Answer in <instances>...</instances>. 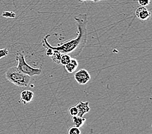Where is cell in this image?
I'll return each instance as SVG.
<instances>
[{"mask_svg":"<svg viewBox=\"0 0 152 134\" xmlns=\"http://www.w3.org/2000/svg\"><path fill=\"white\" fill-rule=\"evenodd\" d=\"M75 20L77 21L78 27V35L77 38L70 39L57 46H51L48 43V38L49 37V34H48L42 39L43 46L46 49L49 48L58 50L61 54H69L71 57L78 56L84 49L88 41V16L86 14H78L75 17Z\"/></svg>","mask_w":152,"mask_h":134,"instance_id":"cell-1","label":"cell"},{"mask_svg":"<svg viewBox=\"0 0 152 134\" xmlns=\"http://www.w3.org/2000/svg\"><path fill=\"white\" fill-rule=\"evenodd\" d=\"M5 77L9 82L19 87H26L31 81V76L21 72L16 67L9 68L5 72Z\"/></svg>","mask_w":152,"mask_h":134,"instance_id":"cell-2","label":"cell"},{"mask_svg":"<svg viewBox=\"0 0 152 134\" xmlns=\"http://www.w3.org/2000/svg\"><path fill=\"white\" fill-rule=\"evenodd\" d=\"M16 60L18 63L16 67L17 69L25 74H27L32 77V76L41 74L42 72V70L40 68H33L31 67L30 65H28L25 61V56L23 53H17L16 54Z\"/></svg>","mask_w":152,"mask_h":134,"instance_id":"cell-3","label":"cell"},{"mask_svg":"<svg viewBox=\"0 0 152 134\" xmlns=\"http://www.w3.org/2000/svg\"><path fill=\"white\" fill-rule=\"evenodd\" d=\"M74 78L79 85H86L91 79V75L88 70L80 69L75 72Z\"/></svg>","mask_w":152,"mask_h":134,"instance_id":"cell-4","label":"cell"},{"mask_svg":"<svg viewBox=\"0 0 152 134\" xmlns=\"http://www.w3.org/2000/svg\"><path fill=\"white\" fill-rule=\"evenodd\" d=\"M135 16L142 21L148 20L151 16V13L148 11L146 7L140 6L135 10Z\"/></svg>","mask_w":152,"mask_h":134,"instance_id":"cell-5","label":"cell"},{"mask_svg":"<svg viewBox=\"0 0 152 134\" xmlns=\"http://www.w3.org/2000/svg\"><path fill=\"white\" fill-rule=\"evenodd\" d=\"M76 107L78 109V116L79 117H84V115L88 113L90 111V108L89 106V102L86 101V102H82V101H80L76 105Z\"/></svg>","mask_w":152,"mask_h":134,"instance_id":"cell-6","label":"cell"},{"mask_svg":"<svg viewBox=\"0 0 152 134\" xmlns=\"http://www.w3.org/2000/svg\"><path fill=\"white\" fill-rule=\"evenodd\" d=\"M33 97L34 93L33 92L29 90H23L20 94L21 101L25 104L30 103L31 101H32V99H33Z\"/></svg>","mask_w":152,"mask_h":134,"instance_id":"cell-7","label":"cell"},{"mask_svg":"<svg viewBox=\"0 0 152 134\" xmlns=\"http://www.w3.org/2000/svg\"><path fill=\"white\" fill-rule=\"evenodd\" d=\"M78 66V61L76 59L72 58L71 57L70 62L65 65V68H66V70L67 71L68 73L71 74L77 70Z\"/></svg>","mask_w":152,"mask_h":134,"instance_id":"cell-8","label":"cell"},{"mask_svg":"<svg viewBox=\"0 0 152 134\" xmlns=\"http://www.w3.org/2000/svg\"><path fill=\"white\" fill-rule=\"evenodd\" d=\"M72 120H73L75 126L80 128L84 125V122L86 121V118L83 117H79V116H78V115H76V116H73Z\"/></svg>","mask_w":152,"mask_h":134,"instance_id":"cell-9","label":"cell"},{"mask_svg":"<svg viewBox=\"0 0 152 134\" xmlns=\"http://www.w3.org/2000/svg\"><path fill=\"white\" fill-rule=\"evenodd\" d=\"M54 50L53 54L50 57H51V59L54 62L57 64H60L61 54L60 52L58 51V50Z\"/></svg>","mask_w":152,"mask_h":134,"instance_id":"cell-10","label":"cell"},{"mask_svg":"<svg viewBox=\"0 0 152 134\" xmlns=\"http://www.w3.org/2000/svg\"><path fill=\"white\" fill-rule=\"evenodd\" d=\"M71 59V57L67 54H62L61 56V59H60V63L65 66V65L67 64L70 62Z\"/></svg>","mask_w":152,"mask_h":134,"instance_id":"cell-11","label":"cell"},{"mask_svg":"<svg viewBox=\"0 0 152 134\" xmlns=\"http://www.w3.org/2000/svg\"><path fill=\"white\" fill-rule=\"evenodd\" d=\"M68 134H81V131L80 128L74 126L68 130Z\"/></svg>","mask_w":152,"mask_h":134,"instance_id":"cell-12","label":"cell"},{"mask_svg":"<svg viewBox=\"0 0 152 134\" xmlns=\"http://www.w3.org/2000/svg\"><path fill=\"white\" fill-rule=\"evenodd\" d=\"M16 14L13 11H5L2 13V16L9 18H14L16 17Z\"/></svg>","mask_w":152,"mask_h":134,"instance_id":"cell-13","label":"cell"},{"mask_svg":"<svg viewBox=\"0 0 152 134\" xmlns=\"http://www.w3.org/2000/svg\"><path fill=\"white\" fill-rule=\"evenodd\" d=\"M69 114L72 117L73 116H76V115H78V109L76 107V106H71L68 110Z\"/></svg>","mask_w":152,"mask_h":134,"instance_id":"cell-14","label":"cell"},{"mask_svg":"<svg viewBox=\"0 0 152 134\" xmlns=\"http://www.w3.org/2000/svg\"><path fill=\"white\" fill-rule=\"evenodd\" d=\"M9 54V50L7 48L0 49V59H1L2 57H5Z\"/></svg>","mask_w":152,"mask_h":134,"instance_id":"cell-15","label":"cell"},{"mask_svg":"<svg viewBox=\"0 0 152 134\" xmlns=\"http://www.w3.org/2000/svg\"><path fill=\"white\" fill-rule=\"evenodd\" d=\"M139 4L142 7H146L150 3V0H137Z\"/></svg>","mask_w":152,"mask_h":134,"instance_id":"cell-16","label":"cell"},{"mask_svg":"<svg viewBox=\"0 0 152 134\" xmlns=\"http://www.w3.org/2000/svg\"><path fill=\"white\" fill-rule=\"evenodd\" d=\"M53 51H54V50L53 49H49V48L47 49L46 55L48 56H49V57H51V56L53 55Z\"/></svg>","mask_w":152,"mask_h":134,"instance_id":"cell-17","label":"cell"},{"mask_svg":"<svg viewBox=\"0 0 152 134\" xmlns=\"http://www.w3.org/2000/svg\"><path fill=\"white\" fill-rule=\"evenodd\" d=\"M86 1H93V2L96 3V2L99 1H102V0H86Z\"/></svg>","mask_w":152,"mask_h":134,"instance_id":"cell-18","label":"cell"},{"mask_svg":"<svg viewBox=\"0 0 152 134\" xmlns=\"http://www.w3.org/2000/svg\"><path fill=\"white\" fill-rule=\"evenodd\" d=\"M78 1H86V0H78Z\"/></svg>","mask_w":152,"mask_h":134,"instance_id":"cell-19","label":"cell"}]
</instances>
